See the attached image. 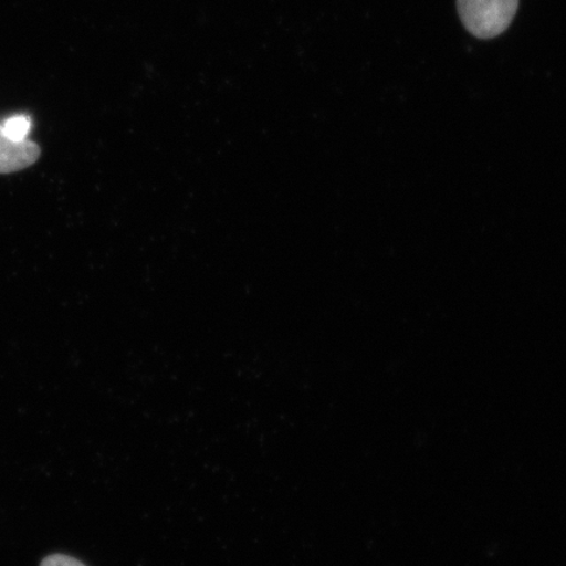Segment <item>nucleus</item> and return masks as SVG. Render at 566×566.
I'll use <instances>...</instances> for the list:
<instances>
[{
	"label": "nucleus",
	"instance_id": "nucleus-2",
	"mask_svg": "<svg viewBox=\"0 0 566 566\" xmlns=\"http://www.w3.org/2000/svg\"><path fill=\"white\" fill-rule=\"evenodd\" d=\"M41 148L35 142H13L6 136L0 123V175L23 171L39 160Z\"/></svg>",
	"mask_w": 566,
	"mask_h": 566
},
{
	"label": "nucleus",
	"instance_id": "nucleus-4",
	"mask_svg": "<svg viewBox=\"0 0 566 566\" xmlns=\"http://www.w3.org/2000/svg\"><path fill=\"white\" fill-rule=\"evenodd\" d=\"M41 566H86L66 555H52L42 560Z\"/></svg>",
	"mask_w": 566,
	"mask_h": 566
},
{
	"label": "nucleus",
	"instance_id": "nucleus-3",
	"mask_svg": "<svg viewBox=\"0 0 566 566\" xmlns=\"http://www.w3.org/2000/svg\"><path fill=\"white\" fill-rule=\"evenodd\" d=\"M3 132L13 142H24L32 130V118L25 115H15L2 122Z\"/></svg>",
	"mask_w": 566,
	"mask_h": 566
},
{
	"label": "nucleus",
	"instance_id": "nucleus-1",
	"mask_svg": "<svg viewBox=\"0 0 566 566\" xmlns=\"http://www.w3.org/2000/svg\"><path fill=\"white\" fill-rule=\"evenodd\" d=\"M457 6L465 30L476 39L491 40L511 27L520 0H457Z\"/></svg>",
	"mask_w": 566,
	"mask_h": 566
}]
</instances>
